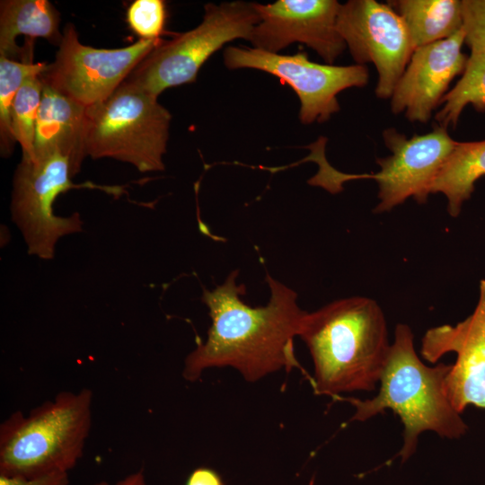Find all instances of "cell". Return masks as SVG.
<instances>
[{
	"label": "cell",
	"mask_w": 485,
	"mask_h": 485,
	"mask_svg": "<svg viewBox=\"0 0 485 485\" xmlns=\"http://www.w3.org/2000/svg\"><path fill=\"white\" fill-rule=\"evenodd\" d=\"M463 28L454 35L414 50L391 97V110L411 122L426 123L440 105L451 82L468 61L462 48Z\"/></svg>",
	"instance_id": "obj_14"
},
{
	"label": "cell",
	"mask_w": 485,
	"mask_h": 485,
	"mask_svg": "<svg viewBox=\"0 0 485 485\" xmlns=\"http://www.w3.org/2000/svg\"><path fill=\"white\" fill-rule=\"evenodd\" d=\"M402 18L414 49L445 40L463 28L462 0L388 1Z\"/></svg>",
	"instance_id": "obj_18"
},
{
	"label": "cell",
	"mask_w": 485,
	"mask_h": 485,
	"mask_svg": "<svg viewBox=\"0 0 485 485\" xmlns=\"http://www.w3.org/2000/svg\"><path fill=\"white\" fill-rule=\"evenodd\" d=\"M298 337L313 360L315 394L334 400L375 390L391 348L385 316L375 300L351 296L306 312Z\"/></svg>",
	"instance_id": "obj_2"
},
{
	"label": "cell",
	"mask_w": 485,
	"mask_h": 485,
	"mask_svg": "<svg viewBox=\"0 0 485 485\" xmlns=\"http://www.w3.org/2000/svg\"><path fill=\"white\" fill-rule=\"evenodd\" d=\"M185 485H224V483L216 471L208 467H199L189 475Z\"/></svg>",
	"instance_id": "obj_25"
},
{
	"label": "cell",
	"mask_w": 485,
	"mask_h": 485,
	"mask_svg": "<svg viewBox=\"0 0 485 485\" xmlns=\"http://www.w3.org/2000/svg\"><path fill=\"white\" fill-rule=\"evenodd\" d=\"M337 30L356 64L375 66L376 97L391 99L415 50L402 18L387 3L349 0L340 5Z\"/></svg>",
	"instance_id": "obj_11"
},
{
	"label": "cell",
	"mask_w": 485,
	"mask_h": 485,
	"mask_svg": "<svg viewBox=\"0 0 485 485\" xmlns=\"http://www.w3.org/2000/svg\"><path fill=\"white\" fill-rule=\"evenodd\" d=\"M69 472H53L37 477L0 474V485H69Z\"/></svg>",
	"instance_id": "obj_24"
},
{
	"label": "cell",
	"mask_w": 485,
	"mask_h": 485,
	"mask_svg": "<svg viewBox=\"0 0 485 485\" xmlns=\"http://www.w3.org/2000/svg\"><path fill=\"white\" fill-rule=\"evenodd\" d=\"M42 83V96L35 129L34 160L58 152L82 165L87 156V107Z\"/></svg>",
	"instance_id": "obj_15"
},
{
	"label": "cell",
	"mask_w": 485,
	"mask_h": 485,
	"mask_svg": "<svg viewBox=\"0 0 485 485\" xmlns=\"http://www.w3.org/2000/svg\"><path fill=\"white\" fill-rule=\"evenodd\" d=\"M383 138L391 154L376 160L380 167L378 172L341 173L331 168L321 154L314 160L320 164L319 172L308 182L331 193H338L342 190L341 184L346 181L375 180L379 198L374 209L375 214L389 212L410 198L419 204L426 203L436 175L457 141L449 136L447 128L440 126L434 127L427 134H415L410 138L389 128L383 132Z\"/></svg>",
	"instance_id": "obj_8"
},
{
	"label": "cell",
	"mask_w": 485,
	"mask_h": 485,
	"mask_svg": "<svg viewBox=\"0 0 485 485\" xmlns=\"http://www.w3.org/2000/svg\"><path fill=\"white\" fill-rule=\"evenodd\" d=\"M253 4L260 16L249 40L254 48L278 53L300 42L329 65L347 48L337 30L341 4L336 0H278Z\"/></svg>",
	"instance_id": "obj_12"
},
{
	"label": "cell",
	"mask_w": 485,
	"mask_h": 485,
	"mask_svg": "<svg viewBox=\"0 0 485 485\" xmlns=\"http://www.w3.org/2000/svg\"><path fill=\"white\" fill-rule=\"evenodd\" d=\"M93 403L88 388L62 391L28 414L16 410L8 416L0 425V474L69 472L84 454Z\"/></svg>",
	"instance_id": "obj_4"
},
{
	"label": "cell",
	"mask_w": 485,
	"mask_h": 485,
	"mask_svg": "<svg viewBox=\"0 0 485 485\" xmlns=\"http://www.w3.org/2000/svg\"><path fill=\"white\" fill-rule=\"evenodd\" d=\"M485 176V140L458 142L436 175L429 192L447 198V211L453 217L475 190L476 181Z\"/></svg>",
	"instance_id": "obj_17"
},
{
	"label": "cell",
	"mask_w": 485,
	"mask_h": 485,
	"mask_svg": "<svg viewBox=\"0 0 485 485\" xmlns=\"http://www.w3.org/2000/svg\"><path fill=\"white\" fill-rule=\"evenodd\" d=\"M60 13L48 0H4L0 3V56L18 57L17 36L43 38L59 46Z\"/></svg>",
	"instance_id": "obj_16"
},
{
	"label": "cell",
	"mask_w": 485,
	"mask_h": 485,
	"mask_svg": "<svg viewBox=\"0 0 485 485\" xmlns=\"http://www.w3.org/2000/svg\"><path fill=\"white\" fill-rule=\"evenodd\" d=\"M42 88L40 75L29 77L18 90L12 104V129L16 142L22 147L24 160H34L35 129Z\"/></svg>",
	"instance_id": "obj_21"
},
{
	"label": "cell",
	"mask_w": 485,
	"mask_h": 485,
	"mask_svg": "<svg viewBox=\"0 0 485 485\" xmlns=\"http://www.w3.org/2000/svg\"><path fill=\"white\" fill-rule=\"evenodd\" d=\"M228 69L251 68L269 73L296 93L299 119L304 124L322 123L340 110L337 95L351 87H364L369 80L364 65L334 66L311 61L305 52L270 53L254 48L228 47L224 51Z\"/></svg>",
	"instance_id": "obj_9"
},
{
	"label": "cell",
	"mask_w": 485,
	"mask_h": 485,
	"mask_svg": "<svg viewBox=\"0 0 485 485\" xmlns=\"http://www.w3.org/2000/svg\"><path fill=\"white\" fill-rule=\"evenodd\" d=\"M449 352L456 354L445 382L451 404L461 414L470 405L485 410V279L471 315L454 326L430 328L421 340V357L432 364Z\"/></svg>",
	"instance_id": "obj_13"
},
{
	"label": "cell",
	"mask_w": 485,
	"mask_h": 485,
	"mask_svg": "<svg viewBox=\"0 0 485 485\" xmlns=\"http://www.w3.org/2000/svg\"><path fill=\"white\" fill-rule=\"evenodd\" d=\"M238 274L233 270L222 285L203 291L211 325L207 340L184 359L182 376L188 382L210 368L232 367L249 383L280 370L302 369L294 339L306 312L299 307L295 291L267 273L269 300L252 307L241 297L246 287L236 283Z\"/></svg>",
	"instance_id": "obj_1"
},
{
	"label": "cell",
	"mask_w": 485,
	"mask_h": 485,
	"mask_svg": "<svg viewBox=\"0 0 485 485\" xmlns=\"http://www.w3.org/2000/svg\"><path fill=\"white\" fill-rule=\"evenodd\" d=\"M435 118L438 126L455 128L468 105L485 112V53H471L465 70L457 84L442 99Z\"/></svg>",
	"instance_id": "obj_19"
},
{
	"label": "cell",
	"mask_w": 485,
	"mask_h": 485,
	"mask_svg": "<svg viewBox=\"0 0 485 485\" xmlns=\"http://www.w3.org/2000/svg\"><path fill=\"white\" fill-rule=\"evenodd\" d=\"M93 485H147V482L143 470H138L128 474L114 483L101 481Z\"/></svg>",
	"instance_id": "obj_26"
},
{
	"label": "cell",
	"mask_w": 485,
	"mask_h": 485,
	"mask_svg": "<svg viewBox=\"0 0 485 485\" xmlns=\"http://www.w3.org/2000/svg\"><path fill=\"white\" fill-rule=\"evenodd\" d=\"M202 22L194 29L161 41L125 82L156 97L167 88L194 83L202 65L225 43L249 41L260 16L253 3L207 4Z\"/></svg>",
	"instance_id": "obj_6"
},
{
	"label": "cell",
	"mask_w": 485,
	"mask_h": 485,
	"mask_svg": "<svg viewBox=\"0 0 485 485\" xmlns=\"http://www.w3.org/2000/svg\"><path fill=\"white\" fill-rule=\"evenodd\" d=\"M410 327L398 323L394 340L380 378V389L372 399L339 396L334 400L355 408L351 421H365L385 410H392L403 424L402 461L417 449L419 436L433 431L441 437L457 439L468 426L451 404L445 392V378L452 365H425L415 351Z\"/></svg>",
	"instance_id": "obj_3"
},
{
	"label": "cell",
	"mask_w": 485,
	"mask_h": 485,
	"mask_svg": "<svg viewBox=\"0 0 485 485\" xmlns=\"http://www.w3.org/2000/svg\"><path fill=\"white\" fill-rule=\"evenodd\" d=\"M81 166L70 157L56 152L34 161L22 159L13 179L11 218L19 229L28 253L41 260L55 257L58 241L66 235L80 233L83 220L78 213L57 216V198L72 188H94L119 195V187L75 184L72 179Z\"/></svg>",
	"instance_id": "obj_7"
},
{
	"label": "cell",
	"mask_w": 485,
	"mask_h": 485,
	"mask_svg": "<svg viewBox=\"0 0 485 485\" xmlns=\"http://www.w3.org/2000/svg\"><path fill=\"white\" fill-rule=\"evenodd\" d=\"M48 65L19 62L0 56V151L4 157L12 155L16 143L11 123L13 99L24 81L40 75Z\"/></svg>",
	"instance_id": "obj_20"
},
{
	"label": "cell",
	"mask_w": 485,
	"mask_h": 485,
	"mask_svg": "<svg viewBox=\"0 0 485 485\" xmlns=\"http://www.w3.org/2000/svg\"><path fill=\"white\" fill-rule=\"evenodd\" d=\"M171 120L156 96L124 81L86 108V154L128 163L141 172L163 171Z\"/></svg>",
	"instance_id": "obj_5"
},
{
	"label": "cell",
	"mask_w": 485,
	"mask_h": 485,
	"mask_svg": "<svg viewBox=\"0 0 485 485\" xmlns=\"http://www.w3.org/2000/svg\"><path fill=\"white\" fill-rule=\"evenodd\" d=\"M160 41L140 39L120 48H96L82 44L75 25L67 23L54 62L40 77L65 96L90 107L112 94Z\"/></svg>",
	"instance_id": "obj_10"
},
{
	"label": "cell",
	"mask_w": 485,
	"mask_h": 485,
	"mask_svg": "<svg viewBox=\"0 0 485 485\" xmlns=\"http://www.w3.org/2000/svg\"><path fill=\"white\" fill-rule=\"evenodd\" d=\"M128 26L140 39L157 40L163 32L166 9L162 0H136L128 8Z\"/></svg>",
	"instance_id": "obj_22"
},
{
	"label": "cell",
	"mask_w": 485,
	"mask_h": 485,
	"mask_svg": "<svg viewBox=\"0 0 485 485\" xmlns=\"http://www.w3.org/2000/svg\"><path fill=\"white\" fill-rule=\"evenodd\" d=\"M464 44L471 53H485V0H462Z\"/></svg>",
	"instance_id": "obj_23"
}]
</instances>
